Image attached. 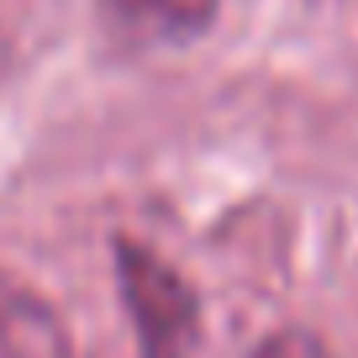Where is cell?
Returning <instances> with one entry per match:
<instances>
[{"label": "cell", "mask_w": 358, "mask_h": 358, "mask_svg": "<svg viewBox=\"0 0 358 358\" xmlns=\"http://www.w3.org/2000/svg\"><path fill=\"white\" fill-rule=\"evenodd\" d=\"M106 11L143 37H190L211 22L216 0H106Z\"/></svg>", "instance_id": "cell-3"}, {"label": "cell", "mask_w": 358, "mask_h": 358, "mask_svg": "<svg viewBox=\"0 0 358 358\" xmlns=\"http://www.w3.org/2000/svg\"><path fill=\"white\" fill-rule=\"evenodd\" d=\"M122 301L132 311V332L143 358H195L201 348V301L153 248L116 237Z\"/></svg>", "instance_id": "cell-1"}, {"label": "cell", "mask_w": 358, "mask_h": 358, "mask_svg": "<svg viewBox=\"0 0 358 358\" xmlns=\"http://www.w3.org/2000/svg\"><path fill=\"white\" fill-rule=\"evenodd\" d=\"M253 358H332V353H327V343L311 337V332H274Z\"/></svg>", "instance_id": "cell-4"}, {"label": "cell", "mask_w": 358, "mask_h": 358, "mask_svg": "<svg viewBox=\"0 0 358 358\" xmlns=\"http://www.w3.org/2000/svg\"><path fill=\"white\" fill-rule=\"evenodd\" d=\"M0 358H69L58 311L6 274H0Z\"/></svg>", "instance_id": "cell-2"}]
</instances>
